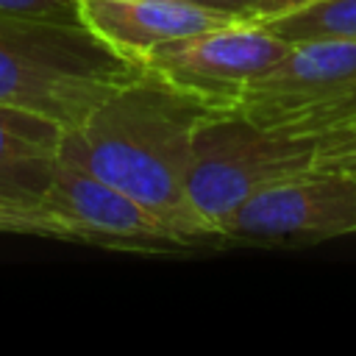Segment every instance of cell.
I'll return each mask as SVG.
<instances>
[{
    "label": "cell",
    "mask_w": 356,
    "mask_h": 356,
    "mask_svg": "<svg viewBox=\"0 0 356 356\" xmlns=\"http://www.w3.org/2000/svg\"><path fill=\"white\" fill-rule=\"evenodd\" d=\"M139 72L86 25L0 14V103L6 106L72 128Z\"/></svg>",
    "instance_id": "7a4b0ae2"
},
{
    "label": "cell",
    "mask_w": 356,
    "mask_h": 356,
    "mask_svg": "<svg viewBox=\"0 0 356 356\" xmlns=\"http://www.w3.org/2000/svg\"><path fill=\"white\" fill-rule=\"evenodd\" d=\"M53 222L56 239H75L131 250H181L192 248L175 228L145 209L122 189L58 156L47 192L39 200Z\"/></svg>",
    "instance_id": "8992f818"
},
{
    "label": "cell",
    "mask_w": 356,
    "mask_h": 356,
    "mask_svg": "<svg viewBox=\"0 0 356 356\" xmlns=\"http://www.w3.org/2000/svg\"><path fill=\"white\" fill-rule=\"evenodd\" d=\"M236 114L275 136L317 139L356 125V39L292 44L239 97Z\"/></svg>",
    "instance_id": "277c9868"
},
{
    "label": "cell",
    "mask_w": 356,
    "mask_h": 356,
    "mask_svg": "<svg viewBox=\"0 0 356 356\" xmlns=\"http://www.w3.org/2000/svg\"><path fill=\"white\" fill-rule=\"evenodd\" d=\"M289 44L320 39H356V0H314L284 14L256 19Z\"/></svg>",
    "instance_id": "30bf717a"
},
{
    "label": "cell",
    "mask_w": 356,
    "mask_h": 356,
    "mask_svg": "<svg viewBox=\"0 0 356 356\" xmlns=\"http://www.w3.org/2000/svg\"><path fill=\"white\" fill-rule=\"evenodd\" d=\"M356 234V170H312L253 195L222 225V239L323 242Z\"/></svg>",
    "instance_id": "52a82bcc"
},
{
    "label": "cell",
    "mask_w": 356,
    "mask_h": 356,
    "mask_svg": "<svg viewBox=\"0 0 356 356\" xmlns=\"http://www.w3.org/2000/svg\"><path fill=\"white\" fill-rule=\"evenodd\" d=\"M64 125L0 103V195L22 206H39L58 161Z\"/></svg>",
    "instance_id": "9c48e42d"
},
{
    "label": "cell",
    "mask_w": 356,
    "mask_h": 356,
    "mask_svg": "<svg viewBox=\"0 0 356 356\" xmlns=\"http://www.w3.org/2000/svg\"><path fill=\"white\" fill-rule=\"evenodd\" d=\"M353 170H356V167H353Z\"/></svg>",
    "instance_id": "2e32d148"
},
{
    "label": "cell",
    "mask_w": 356,
    "mask_h": 356,
    "mask_svg": "<svg viewBox=\"0 0 356 356\" xmlns=\"http://www.w3.org/2000/svg\"><path fill=\"white\" fill-rule=\"evenodd\" d=\"M0 231L11 234H36V236H56L53 222L42 211V206H22L0 195Z\"/></svg>",
    "instance_id": "4fadbf2b"
},
{
    "label": "cell",
    "mask_w": 356,
    "mask_h": 356,
    "mask_svg": "<svg viewBox=\"0 0 356 356\" xmlns=\"http://www.w3.org/2000/svg\"><path fill=\"white\" fill-rule=\"evenodd\" d=\"M78 6L81 22L117 56L136 67L153 47L170 39L220 28L236 19H250L181 0H78Z\"/></svg>",
    "instance_id": "ba28073f"
},
{
    "label": "cell",
    "mask_w": 356,
    "mask_h": 356,
    "mask_svg": "<svg viewBox=\"0 0 356 356\" xmlns=\"http://www.w3.org/2000/svg\"><path fill=\"white\" fill-rule=\"evenodd\" d=\"M289 47L256 19H236L170 39L153 47L139 67L209 111H234L242 92Z\"/></svg>",
    "instance_id": "5b68a950"
},
{
    "label": "cell",
    "mask_w": 356,
    "mask_h": 356,
    "mask_svg": "<svg viewBox=\"0 0 356 356\" xmlns=\"http://www.w3.org/2000/svg\"><path fill=\"white\" fill-rule=\"evenodd\" d=\"M181 3H195V6H206V8H217V11H231V14L256 19L264 0H181Z\"/></svg>",
    "instance_id": "5bb4252c"
},
{
    "label": "cell",
    "mask_w": 356,
    "mask_h": 356,
    "mask_svg": "<svg viewBox=\"0 0 356 356\" xmlns=\"http://www.w3.org/2000/svg\"><path fill=\"white\" fill-rule=\"evenodd\" d=\"M356 167V125L314 139V170H353Z\"/></svg>",
    "instance_id": "7c38bea8"
},
{
    "label": "cell",
    "mask_w": 356,
    "mask_h": 356,
    "mask_svg": "<svg viewBox=\"0 0 356 356\" xmlns=\"http://www.w3.org/2000/svg\"><path fill=\"white\" fill-rule=\"evenodd\" d=\"M314 170V139L275 136L236 111L209 114L192 142L186 195L214 239L253 195Z\"/></svg>",
    "instance_id": "3957f363"
},
{
    "label": "cell",
    "mask_w": 356,
    "mask_h": 356,
    "mask_svg": "<svg viewBox=\"0 0 356 356\" xmlns=\"http://www.w3.org/2000/svg\"><path fill=\"white\" fill-rule=\"evenodd\" d=\"M0 14L31 22L83 25L78 0H0Z\"/></svg>",
    "instance_id": "8fae6325"
},
{
    "label": "cell",
    "mask_w": 356,
    "mask_h": 356,
    "mask_svg": "<svg viewBox=\"0 0 356 356\" xmlns=\"http://www.w3.org/2000/svg\"><path fill=\"white\" fill-rule=\"evenodd\" d=\"M209 114L214 111L142 70L78 125L64 128L58 156L122 189L197 248L214 234L189 203L186 172L195 131Z\"/></svg>",
    "instance_id": "6da1fadb"
},
{
    "label": "cell",
    "mask_w": 356,
    "mask_h": 356,
    "mask_svg": "<svg viewBox=\"0 0 356 356\" xmlns=\"http://www.w3.org/2000/svg\"><path fill=\"white\" fill-rule=\"evenodd\" d=\"M306 3H314V0H264L261 3V11L256 19L261 17H273V14H284V11H292L298 6H306Z\"/></svg>",
    "instance_id": "9a60e30c"
}]
</instances>
